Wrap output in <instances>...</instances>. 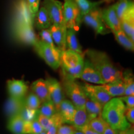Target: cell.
I'll return each mask as SVG.
<instances>
[{
  "label": "cell",
  "mask_w": 134,
  "mask_h": 134,
  "mask_svg": "<svg viewBox=\"0 0 134 134\" xmlns=\"http://www.w3.org/2000/svg\"><path fill=\"white\" fill-rule=\"evenodd\" d=\"M86 53L90 62L100 73L105 83L122 79V72L113 65L106 53L92 49L87 50Z\"/></svg>",
  "instance_id": "obj_1"
},
{
  "label": "cell",
  "mask_w": 134,
  "mask_h": 134,
  "mask_svg": "<svg viewBox=\"0 0 134 134\" xmlns=\"http://www.w3.org/2000/svg\"><path fill=\"white\" fill-rule=\"evenodd\" d=\"M125 110L126 107L120 98H112L103 106L101 116L112 128L124 130L131 126L125 117Z\"/></svg>",
  "instance_id": "obj_2"
},
{
  "label": "cell",
  "mask_w": 134,
  "mask_h": 134,
  "mask_svg": "<svg viewBox=\"0 0 134 134\" xmlns=\"http://www.w3.org/2000/svg\"><path fill=\"white\" fill-rule=\"evenodd\" d=\"M84 55L66 49L60 53V66L63 79L80 78L84 66Z\"/></svg>",
  "instance_id": "obj_3"
},
{
  "label": "cell",
  "mask_w": 134,
  "mask_h": 134,
  "mask_svg": "<svg viewBox=\"0 0 134 134\" xmlns=\"http://www.w3.org/2000/svg\"><path fill=\"white\" fill-rule=\"evenodd\" d=\"M34 47L38 55L52 68L57 70L60 66L61 51L57 48H53L41 40H38Z\"/></svg>",
  "instance_id": "obj_4"
},
{
  "label": "cell",
  "mask_w": 134,
  "mask_h": 134,
  "mask_svg": "<svg viewBox=\"0 0 134 134\" xmlns=\"http://www.w3.org/2000/svg\"><path fill=\"white\" fill-rule=\"evenodd\" d=\"M63 16L66 29H73L78 31L81 19L74 0H65L63 4Z\"/></svg>",
  "instance_id": "obj_5"
},
{
  "label": "cell",
  "mask_w": 134,
  "mask_h": 134,
  "mask_svg": "<svg viewBox=\"0 0 134 134\" xmlns=\"http://www.w3.org/2000/svg\"><path fill=\"white\" fill-rule=\"evenodd\" d=\"M63 86L66 95L71 100L76 108H85L86 95L81 85L77 83L75 80L63 79Z\"/></svg>",
  "instance_id": "obj_6"
},
{
  "label": "cell",
  "mask_w": 134,
  "mask_h": 134,
  "mask_svg": "<svg viewBox=\"0 0 134 134\" xmlns=\"http://www.w3.org/2000/svg\"><path fill=\"white\" fill-rule=\"evenodd\" d=\"M82 21L87 26L91 27L98 34L105 35L111 32L104 23L101 16V10L98 8L82 17Z\"/></svg>",
  "instance_id": "obj_7"
},
{
  "label": "cell",
  "mask_w": 134,
  "mask_h": 134,
  "mask_svg": "<svg viewBox=\"0 0 134 134\" xmlns=\"http://www.w3.org/2000/svg\"><path fill=\"white\" fill-rule=\"evenodd\" d=\"M42 6L46 9L52 24L65 27L63 16V3L58 0H43Z\"/></svg>",
  "instance_id": "obj_8"
},
{
  "label": "cell",
  "mask_w": 134,
  "mask_h": 134,
  "mask_svg": "<svg viewBox=\"0 0 134 134\" xmlns=\"http://www.w3.org/2000/svg\"><path fill=\"white\" fill-rule=\"evenodd\" d=\"M34 22L26 0H18L14 8V27L23 25L33 26Z\"/></svg>",
  "instance_id": "obj_9"
},
{
  "label": "cell",
  "mask_w": 134,
  "mask_h": 134,
  "mask_svg": "<svg viewBox=\"0 0 134 134\" xmlns=\"http://www.w3.org/2000/svg\"><path fill=\"white\" fill-rule=\"evenodd\" d=\"M86 97L92 99L100 103L103 106L113 98L101 85H93L90 83H85L81 85Z\"/></svg>",
  "instance_id": "obj_10"
},
{
  "label": "cell",
  "mask_w": 134,
  "mask_h": 134,
  "mask_svg": "<svg viewBox=\"0 0 134 134\" xmlns=\"http://www.w3.org/2000/svg\"><path fill=\"white\" fill-rule=\"evenodd\" d=\"M80 79L96 85H101L105 84L99 72L88 59L84 62V66L80 76Z\"/></svg>",
  "instance_id": "obj_11"
},
{
  "label": "cell",
  "mask_w": 134,
  "mask_h": 134,
  "mask_svg": "<svg viewBox=\"0 0 134 134\" xmlns=\"http://www.w3.org/2000/svg\"><path fill=\"white\" fill-rule=\"evenodd\" d=\"M15 36L20 41L26 44L34 46L38 38L34 31L33 26L23 25L14 27Z\"/></svg>",
  "instance_id": "obj_12"
},
{
  "label": "cell",
  "mask_w": 134,
  "mask_h": 134,
  "mask_svg": "<svg viewBox=\"0 0 134 134\" xmlns=\"http://www.w3.org/2000/svg\"><path fill=\"white\" fill-rule=\"evenodd\" d=\"M101 16L104 23L110 31L114 32L121 29L120 21L115 12V4L101 10Z\"/></svg>",
  "instance_id": "obj_13"
},
{
  "label": "cell",
  "mask_w": 134,
  "mask_h": 134,
  "mask_svg": "<svg viewBox=\"0 0 134 134\" xmlns=\"http://www.w3.org/2000/svg\"><path fill=\"white\" fill-rule=\"evenodd\" d=\"M49 91L50 99L54 104L57 111L58 112L60 103L63 100L62 88L59 81L53 78H49L46 80Z\"/></svg>",
  "instance_id": "obj_14"
},
{
  "label": "cell",
  "mask_w": 134,
  "mask_h": 134,
  "mask_svg": "<svg viewBox=\"0 0 134 134\" xmlns=\"http://www.w3.org/2000/svg\"><path fill=\"white\" fill-rule=\"evenodd\" d=\"M25 106V98H14L10 96L5 103L4 113L8 118L19 114Z\"/></svg>",
  "instance_id": "obj_15"
},
{
  "label": "cell",
  "mask_w": 134,
  "mask_h": 134,
  "mask_svg": "<svg viewBox=\"0 0 134 134\" xmlns=\"http://www.w3.org/2000/svg\"><path fill=\"white\" fill-rule=\"evenodd\" d=\"M49 31L52 37L53 42L58 49L61 52L66 50V27L52 24L49 27Z\"/></svg>",
  "instance_id": "obj_16"
},
{
  "label": "cell",
  "mask_w": 134,
  "mask_h": 134,
  "mask_svg": "<svg viewBox=\"0 0 134 134\" xmlns=\"http://www.w3.org/2000/svg\"><path fill=\"white\" fill-rule=\"evenodd\" d=\"M8 93L11 97L23 98L28 91V86L23 80H11L7 82Z\"/></svg>",
  "instance_id": "obj_17"
},
{
  "label": "cell",
  "mask_w": 134,
  "mask_h": 134,
  "mask_svg": "<svg viewBox=\"0 0 134 134\" xmlns=\"http://www.w3.org/2000/svg\"><path fill=\"white\" fill-rule=\"evenodd\" d=\"M115 9L120 21L126 18L134 16L133 2L129 0H119L115 4Z\"/></svg>",
  "instance_id": "obj_18"
},
{
  "label": "cell",
  "mask_w": 134,
  "mask_h": 134,
  "mask_svg": "<svg viewBox=\"0 0 134 134\" xmlns=\"http://www.w3.org/2000/svg\"><path fill=\"white\" fill-rule=\"evenodd\" d=\"M32 91L41 100L42 103L51 100L46 80L38 79L33 82L31 86Z\"/></svg>",
  "instance_id": "obj_19"
},
{
  "label": "cell",
  "mask_w": 134,
  "mask_h": 134,
  "mask_svg": "<svg viewBox=\"0 0 134 134\" xmlns=\"http://www.w3.org/2000/svg\"><path fill=\"white\" fill-rule=\"evenodd\" d=\"M75 109L76 107L70 100L63 99L60 105L58 113L62 117L64 123L72 124V120L75 114Z\"/></svg>",
  "instance_id": "obj_20"
},
{
  "label": "cell",
  "mask_w": 134,
  "mask_h": 134,
  "mask_svg": "<svg viewBox=\"0 0 134 134\" xmlns=\"http://www.w3.org/2000/svg\"><path fill=\"white\" fill-rule=\"evenodd\" d=\"M101 86L112 97H120L124 95L125 85L122 79L101 85Z\"/></svg>",
  "instance_id": "obj_21"
},
{
  "label": "cell",
  "mask_w": 134,
  "mask_h": 134,
  "mask_svg": "<svg viewBox=\"0 0 134 134\" xmlns=\"http://www.w3.org/2000/svg\"><path fill=\"white\" fill-rule=\"evenodd\" d=\"M103 108V105L98 102L86 97L85 108L86 109L89 120L101 116Z\"/></svg>",
  "instance_id": "obj_22"
},
{
  "label": "cell",
  "mask_w": 134,
  "mask_h": 134,
  "mask_svg": "<svg viewBox=\"0 0 134 134\" xmlns=\"http://www.w3.org/2000/svg\"><path fill=\"white\" fill-rule=\"evenodd\" d=\"M36 28L38 30L49 29L51 26L52 22L48 16L47 12L43 6L38 9L37 13L35 16L34 22Z\"/></svg>",
  "instance_id": "obj_23"
},
{
  "label": "cell",
  "mask_w": 134,
  "mask_h": 134,
  "mask_svg": "<svg viewBox=\"0 0 134 134\" xmlns=\"http://www.w3.org/2000/svg\"><path fill=\"white\" fill-rule=\"evenodd\" d=\"M76 32L73 29H66V47L75 52L83 55V50L76 36Z\"/></svg>",
  "instance_id": "obj_24"
},
{
  "label": "cell",
  "mask_w": 134,
  "mask_h": 134,
  "mask_svg": "<svg viewBox=\"0 0 134 134\" xmlns=\"http://www.w3.org/2000/svg\"><path fill=\"white\" fill-rule=\"evenodd\" d=\"M89 119L85 108H76L72 120L73 126L76 130H80L89 123Z\"/></svg>",
  "instance_id": "obj_25"
},
{
  "label": "cell",
  "mask_w": 134,
  "mask_h": 134,
  "mask_svg": "<svg viewBox=\"0 0 134 134\" xmlns=\"http://www.w3.org/2000/svg\"><path fill=\"white\" fill-rule=\"evenodd\" d=\"M74 1L79 9L80 18L81 19L82 17L88 14L92 10L96 9L101 3H104V1L103 0L98 2H92L89 0H74Z\"/></svg>",
  "instance_id": "obj_26"
},
{
  "label": "cell",
  "mask_w": 134,
  "mask_h": 134,
  "mask_svg": "<svg viewBox=\"0 0 134 134\" xmlns=\"http://www.w3.org/2000/svg\"><path fill=\"white\" fill-rule=\"evenodd\" d=\"M7 127L13 134H24V121L19 115H16L9 119Z\"/></svg>",
  "instance_id": "obj_27"
},
{
  "label": "cell",
  "mask_w": 134,
  "mask_h": 134,
  "mask_svg": "<svg viewBox=\"0 0 134 134\" xmlns=\"http://www.w3.org/2000/svg\"><path fill=\"white\" fill-rule=\"evenodd\" d=\"M122 80L125 85L124 96L134 95V80L133 73L130 70H125L122 73Z\"/></svg>",
  "instance_id": "obj_28"
},
{
  "label": "cell",
  "mask_w": 134,
  "mask_h": 134,
  "mask_svg": "<svg viewBox=\"0 0 134 134\" xmlns=\"http://www.w3.org/2000/svg\"><path fill=\"white\" fill-rule=\"evenodd\" d=\"M120 27L125 34L134 42V16L129 17L120 21Z\"/></svg>",
  "instance_id": "obj_29"
},
{
  "label": "cell",
  "mask_w": 134,
  "mask_h": 134,
  "mask_svg": "<svg viewBox=\"0 0 134 134\" xmlns=\"http://www.w3.org/2000/svg\"><path fill=\"white\" fill-rule=\"evenodd\" d=\"M116 41L127 50L133 51L134 43L133 42L130 40V38L127 36L122 29L113 32Z\"/></svg>",
  "instance_id": "obj_30"
},
{
  "label": "cell",
  "mask_w": 134,
  "mask_h": 134,
  "mask_svg": "<svg viewBox=\"0 0 134 134\" xmlns=\"http://www.w3.org/2000/svg\"><path fill=\"white\" fill-rule=\"evenodd\" d=\"M39 114L38 109H33L25 105L19 115L24 122H32L33 120H37Z\"/></svg>",
  "instance_id": "obj_31"
},
{
  "label": "cell",
  "mask_w": 134,
  "mask_h": 134,
  "mask_svg": "<svg viewBox=\"0 0 134 134\" xmlns=\"http://www.w3.org/2000/svg\"><path fill=\"white\" fill-rule=\"evenodd\" d=\"M88 124L94 130L100 134L103 133L105 127L109 125L108 122L104 119L102 116L96 117V118L90 120L89 121Z\"/></svg>",
  "instance_id": "obj_32"
},
{
  "label": "cell",
  "mask_w": 134,
  "mask_h": 134,
  "mask_svg": "<svg viewBox=\"0 0 134 134\" xmlns=\"http://www.w3.org/2000/svg\"><path fill=\"white\" fill-rule=\"evenodd\" d=\"M38 110H39L40 114L47 117H52L57 112L54 104L52 100L43 103V104L41 105Z\"/></svg>",
  "instance_id": "obj_33"
},
{
  "label": "cell",
  "mask_w": 134,
  "mask_h": 134,
  "mask_svg": "<svg viewBox=\"0 0 134 134\" xmlns=\"http://www.w3.org/2000/svg\"><path fill=\"white\" fill-rule=\"evenodd\" d=\"M41 100L34 93L29 94L25 98V105L33 109H38L41 105Z\"/></svg>",
  "instance_id": "obj_34"
},
{
  "label": "cell",
  "mask_w": 134,
  "mask_h": 134,
  "mask_svg": "<svg viewBox=\"0 0 134 134\" xmlns=\"http://www.w3.org/2000/svg\"><path fill=\"white\" fill-rule=\"evenodd\" d=\"M39 37L41 38V41L43 42L47 43V44L49 45L50 46L52 47L53 48L57 47L54 42H53L52 37L49 29L41 30V32H39Z\"/></svg>",
  "instance_id": "obj_35"
},
{
  "label": "cell",
  "mask_w": 134,
  "mask_h": 134,
  "mask_svg": "<svg viewBox=\"0 0 134 134\" xmlns=\"http://www.w3.org/2000/svg\"><path fill=\"white\" fill-rule=\"evenodd\" d=\"M40 1L41 0H26L27 3L29 5L30 11H31L34 21L36 13H37L38 10L39 9Z\"/></svg>",
  "instance_id": "obj_36"
},
{
  "label": "cell",
  "mask_w": 134,
  "mask_h": 134,
  "mask_svg": "<svg viewBox=\"0 0 134 134\" xmlns=\"http://www.w3.org/2000/svg\"><path fill=\"white\" fill-rule=\"evenodd\" d=\"M43 131L41 125L37 120L30 122V134H38Z\"/></svg>",
  "instance_id": "obj_37"
},
{
  "label": "cell",
  "mask_w": 134,
  "mask_h": 134,
  "mask_svg": "<svg viewBox=\"0 0 134 134\" xmlns=\"http://www.w3.org/2000/svg\"><path fill=\"white\" fill-rule=\"evenodd\" d=\"M76 130L73 125H61L58 129L57 134H73Z\"/></svg>",
  "instance_id": "obj_38"
},
{
  "label": "cell",
  "mask_w": 134,
  "mask_h": 134,
  "mask_svg": "<svg viewBox=\"0 0 134 134\" xmlns=\"http://www.w3.org/2000/svg\"><path fill=\"white\" fill-rule=\"evenodd\" d=\"M126 107V108H134V95L131 96H123L120 98Z\"/></svg>",
  "instance_id": "obj_39"
},
{
  "label": "cell",
  "mask_w": 134,
  "mask_h": 134,
  "mask_svg": "<svg viewBox=\"0 0 134 134\" xmlns=\"http://www.w3.org/2000/svg\"><path fill=\"white\" fill-rule=\"evenodd\" d=\"M125 115L127 121L133 124L134 123V108H126Z\"/></svg>",
  "instance_id": "obj_40"
},
{
  "label": "cell",
  "mask_w": 134,
  "mask_h": 134,
  "mask_svg": "<svg viewBox=\"0 0 134 134\" xmlns=\"http://www.w3.org/2000/svg\"><path fill=\"white\" fill-rule=\"evenodd\" d=\"M78 130H81V131L83 132L85 134H100L95 131V130H94L88 124L82 127L81 129Z\"/></svg>",
  "instance_id": "obj_41"
},
{
  "label": "cell",
  "mask_w": 134,
  "mask_h": 134,
  "mask_svg": "<svg viewBox=\"0 0 134 134\" xmlns=\"http://www.w3.org/2000/svg\"><path fill=\"white\" fill-rule=\"evenodd\" d=\"M119 130L114 129L112 128L109 125L105 128L104 130L103 133L102 134H118Z\"/></svg>",
  "instance_id": "obj_42"
},
{
  "label": "cell",
  "mask_w": 134,
  "mask_h": 134,
  "mask_svg": "<svg viewBox=\"0 0 134 134\" xmlns=\"http://www.w3.org/2000/svg\"><path fill=\"white\" fill-rule=\"evenodd\" d=\"M118 134H134L133 128L132 127V126H130L129 128L125 129L119 130Z\"/></svg>",
  "instance_id": "obj_43"
},
{
  "label": "cell",
  "mask_w": 134,
  "mask_h": 134,
  "mask_svg": "<svg viewBox=\"0 0 134 134\" xmlns=\"http://www.w3.org/2000/svg\"><path fill=\"white\" fill-rule=\"evenodd\" d=\"M73 134H85L83 132L81 131V130H75V131L74 132Z\"/></svg>",
  "instance_id": "obj_44"
},
{
  "label": "cell",
  "mask_w": 134,
  "mask_h": 134,
  "mask_svg": "<svg viewBox=\"0 0 134 134\" xmlns=\"http://www.w3.org/2000/svg\"><path fill=\"white\" fill-rule=\"evenodd\" d=\"M38 134H47V133H46V131L43 130V131H42V132H41L40 133H38Z\"/></svg>",
  "instance_id": "obj_45"
}]
</instances>
